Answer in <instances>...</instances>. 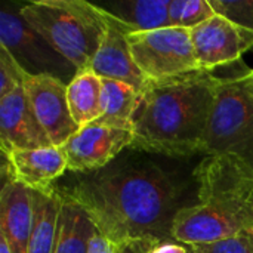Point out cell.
<instances>
[{
	"mask_svg": "<svg viewBox=\"0 0 253 253\" xmlns=\"http://www.w3.org/2000/svg\"><path fill=\"white\" fill-rule=\"evenodd\" d=\"M150 253H190V246L178 242H160Z\"/></svg>",
	"mask_w": 253,
	"mask_h": 253,
	"instance_id": "484cf974",
	"label": "cell"
},
{
	"mask_svg": "<svg viewBox=\"0 0 253 253\" xmlns=\"http://www.w3.org/2000/svg\"><path fill=\"white\" fill-rule=\"evenodd\" d=\"M197 203L175 216V242L196 246L253 233V168L236 156H208L194 170Z\"/></svg>",
	"mask_w": 253,
	"mask_h": 253,
	"instance_id": "3957f363",
	"label": "cell"
},
{
	"mask_svg": "<svg viewBox=\"0 0 253 253\" xmlns=\"http://www.w3.org/2000/svg\"><path fill=\"white\" fill-rule=\"evenodd\" d=\"M28 77L30 76L22 70L7 49L0 46V98L24 86Z\"/></svg>",
	"mask_w": 253,
	"mask_h": 253,
	"instance_id": "44dd1931",
	"label": "cell"
},
{
	"mask_svg": "<svg viewBox=\"0 0 253 253\" xmlns=\"http://www.w3.org/2000/svg\"><path fill=\"white\" fill-rule=\"evenodd\" d=\"M101 82L102 114L96 122L132 130V119L136 111L141 92L123 82L110 79H101Z\"/></svg>",
	"mask_w": 253,
	"mask_h": 253,
	"instance_id": "d6986e66",
	"label": "cell"
},
{
	"mask_svg": "<svg viewBox=\"0 0 253 253\" xmlns=\"http://www.w3.org/2000/svg\"><path fill=\"white\" fill-rule=\"evenodd\" d=\"M102 82L92 70H79L67 84V101L73 120L79 127L96 122L101 114Z\"/></svg>",
	"mask_w": 253,
	"mask_h": 253,
	"instance_id": "2e32d148",
	"label": "cell"
},
{
	"mask_svg": "<svg viewBox=\"0 0 253 253\" xmlns=\"http://www.w3.org/2000/svg\"><path fill=\"white\" fill-rule=\"evenodd\" d=\"M215 15L209 0H170L169 3L170 27L193 30Z\"/></svg>",
	"mask_w": 253,
	"mask_h": 253,
	"instance_id": "ffe728a7",
	"label": "cell"
},
{
	"mask_svg": "<svg viewBox=\"0 0 253 253\" xmlns=\"http://www.w3.org/2000/svg\"><path fill=\"white\" fill-rule=\"evenodd\" d=\"M102 12L108 24L107 33L87 68L101 79L123 82L142 92L148 80L133 61L127 42V36L130 33L105 10Z\"/></svg>",
	"mask_w": 253,
	"mask_h": 253,
	"instance_id": "4fadbf2b",
	"label": "cell"
},
{
	"mask_svg": "<svg viewBox=\"0 0 253 253\" xmlns=\"http://www.w3.org/2000/svg\"><path fill=\"white\" fill-rule=\"evenodd\" d=\"M251 70L219 77L203 154L236 156L253 168V89Z\"/></svg>",
	"mask_w": 253,
	"mask_h": 253,
	"instance_id": "5b68a950",
	"label": "cell"
},
{
	"mask_svg": "<svg viewBox=\"0 0 253 253\" xmlns=\"http://www.w3.org/2000/svg\"><path fill=\"white\" fill-rule=\"evenodd\" d=\"M249 82H251V86L253 89V70H251V73H249Z\"/></svg>",
	"mask_w": 253,
	"mask_h": 253,
	"instance_id": "83f0119b",
	"label": "cell"
},
{
	"mask_svg": "<svg viewBox=\"0 0 253 253\" xmlns=\"http://www.w3.org/2000/svg\"><path fill=\"white\" fill-rule=\"evenodd\" d=\"M0 46L16 59L28 76H52L68 84L77 68L50 43L34 31L19 15V10H0Z\"/></svg>",
	"mask_w": 253,
	"mask_h": 253,
	"instance_id": "52a82bcc",
	"label": "cell"
},
{
	"mask_svg": "<svg viewBox=\"0 0 253 253\" xmlns=\"http://www.w3.org/2000/svg\"><path fill=\"white\" fill-rule=\"evenodd\" d=\"M133 139L130 129L93 122L80 127L64 145L68 170L90 173L107 168L119 154L129 148Z\"/></svg>",
	"mask_w": 253,
	"mask_h": 253,
	"instance_id": "ba28073f",
	"label": "cell"
},
{
	"mask_svg": "<svg viewBox=\"0 0 253 253\" xmlns=\"http://www.w3.org/2000/svg\"><path fill=\"white\" fill-rule=\"evenodd\" d=\"M196 253H253V233H245L209 245L191 246Z\"/></svg>",
	"mask_w": 253,
	"mask_h": 253,
	"instance_id": "603a6c76",
	"label": "cell"
},
{
	"mask_svg": "<svg viewBox=\"0 0 253 253\" xmlns=\"http://www.w3.org/2000/svg\"><path fill=\"white\" fill-rule=\"evenodd\" d=\"M53 190L79 205L95 228L116 245L133 239L175 242L172 225L184 208L182 185L157 163L114 160Z\"/></svg>",
	"mask_w": 253,
	"mask_h": 253,
	"instance_id": "6da1fadb",
	"label": "cell"
},
{
	"mask_svg": "<svg viewBox=\"0 0 253 253\" xmlns=\"http://www.w3.org/2000/svg\"><path fill=\"white\" fill-rule=\"evenodd\" d=\"M169 3L170 0H120L98 6L132 34L170 27Z\"/></svg>",
	"mask_w": 253,
	"mask_h": 253,
	"instance_id": "9a60e30c",
	"label": "cell"
},
{
	"mask_svg": "<svg viewBox=\"0 0 253 253\" xmlns=\"http://www.w3.org/2000/svg\"><path fill=\"white\" fill-rule=\"evenodd\" d=\"M0 145L1 153L52 145L31 107L24 86L0 98Z\"/></svg>",
	"mask_w": 253,
	"mask_h": 253,
	"instance_id": "7c38bea8",
	"label": "cell"
},
{
	"mask_svg": "<svg viewBox=\"0 0 253 253\" xmlns=\"http://www.w3.org/2000/svg\"><path fill=\"white\" fill-rule=\"evenodd\" d=\"M157 243L160 242L154 239H133L119 245L117 253H150Z\"/></svg>",
	"mask_w": 253,
	"mask_h": 253,
	"instance_id": "d4e9b609",
	"label": "cell"
},
{
	"mask_svg": "<svg viewBox=\"0 0 253 253\" xmlns=\"http://www.w3.org/2000/svg\"><path fill=\"white\" fill-rule=\"evenodd\" d=\"M95 230L87 213L61 196L58 231L52 253H87V243Z\"/></svg>",
	"mask_w": 253,
	"mask_h": 253,
	"instance_id": "ac0fdd59",
	"label": "cell"
},
{
	"mask_svg": "<svg viewBox=\"0 0 253 253\" xmlns=\"http://www.w3.org/2000/svg\"><path fill=\"white\" fill-rule=\"evenodd\" d=\"M59 211L61 196L55 190L50 193L33 191V228L27 253L53 252Z\"/></svg>",
	"mask_w": 253,
	"mask_h": 253,
	"instance_id": "e0dca14e",
	"label": "cell"
},
{
	"mask_svg": "<svg viewBox=\"0 0 253 253\" xmlns=\"http://www.w3.org/2000/svg\"><path fill=\"white\" fill-rule=\"evenodd\" d=\"M33 228V191L18 181L1 187L0 236L10 253H27Z\"/></svg>",
	"mask_w": 253,
	"mask_h": 253,
	"instance_id": "5bb4252c",
	"label": "cell"
},
{
	"mask_svg": "<svg viewBox=\"0 0 253 253\" xmlns=\"http://www.w3.org/2000/svg\"><path fill=\"white\" fill-rule=\"evenodd\" d=\"M117 251L119 245L101 234L98 230L93 231L87 243V253H117Z\"/></svg>",
	"mask_w": 253,
	"mask_h": 253,
	"instance_id": "cb8c5ba5",
	"label": "cell"
},
{
	"mask_svg": "<svg viewBox=\"0 0 253 253\" xmlns=\"http://www.w3.org/2000/svg\"><path fill=\"white\" fill-rule=\"evenodd\" d=\"M0 253H10L9 251V246H7V243H6V240L0 236Z\"/></svg>",
	"mask_w": 253,
	"mask_h": 253,
	"instance_id": "4316f807",
	"label": "cell"
},
{
	"mask_svg": "<svg viewBox=\"0 0 253 253\" xmlns=\"http://www.w3.org/2000/svg\"><path fill=\"white\" fill-rule=\"evenodd\" d=\"M190 253H196L194 251H193V249H191V246H190Z\"/></svg>",
	"mask_w": 253,
	"mask_h": 253,
	"instance_id": "f1b7e54d",
	"label": "cell"
},
{
	"mask_svg": "<svg viewBox=\"0 0 253 253\" xmlns=\"http://www.w3.org/2000/svg\"><path fill=\"white\" fill-rule=\"evenodd\" d=\"M196 61L200 70L213 73L216 68L236 64L253 47V30L215 15L190 30Z\"/></svg>",
	"mask_w": 253,
	"mask_h": 253,
	"instance_id": "9c48e42d",
	"label": "cell"
},
{
	"mask_svg": "<svg viewBox=\"0 0 253 253\" xmlns=\"http://www.w3.org/2000/svg\"><path fill=\"white\" fill-rule=\"evenodd\" d=\"M216 15L253 30V0H209Z\"/></svg>",
	"mask_w": 253,
	"mask_h": 253,
	"instance_id": "7402d4cb",
	"label": "cell"
},
{
	"mask_svg": "<svg viewBox=\"0 0 253 253\" xmlns=\"http://www.w3.org/2000/svg\"><path fill=\"white\" fill-rule=\"evenodd\" d=\"M219 76L199 70L148 80L132 119L129 148L169 157L203 154Z\"/></svg>",
	"mask_w": 253,
	"mask_h": 253,
	"instance_id": "7a4b0ae2",
	"label": "cell"
},
{
	"mask_svg": "<svg viewBox=\"0 0 253 253\" xmlns=\"http://www.w3.org/2000/svg\"><path fill=\"white\" fill-rule=\"evenodd\" d=\"M3 154V185L18 181L39 193H50L55 182L68 169L62 147L50 145L36 150H12ZM1 185V187H3Z\"/></svg>",
	"mask_w": 253,
	"mask_h": 253,
	"instance_id": "8fae6325",
	"label": "cell"
},
{
	"mask_svg": "<svg viewBox=\"0 0 253 253\" xmlns=\"http://www.w3.org/2000/svg\"><path fill=\"white\" fill-rule=\"evenodd\" d=\"M19 15L77 70L90 65L108 27L102 9L84 0H33Z\"/></svg>",
	"mask_w": 253,
	"mask_h": 253,
	"instance_id": "277c9868",
	"label": "cell"
},
{
	"mask_svg": "<svg viewBox=\"0 0 253 253\" xmlns=\"http://www.w3.org/2000/svg\"><path fill=\"white\" fill-rule=\"evenodd\" d=\"M129 47L138 68L147 80H166L199 71L191 31L168 27L127 36Z\"/></svg>",
	"mask_w": 253,
	"mask_h": 253,
	"instance_id": "8992f818",
	"label": "cell"
},
{
	"mask_svg": "<svg viewBox=\"0 0 253 253\" xmlns=\"http://www.w3.org/2000/svg\"><path fill=\"white\" fill-rule=\"evenodd\" d=\"M24 89L52 145L62 147L80 130L71 117L64 82L52 76H30Z\"/></svg>",
	"mask_w": 253,
	"mask_h": 253,
	"instance_id": "30bf717a",
	"label": "cell"
}]
</instances>
